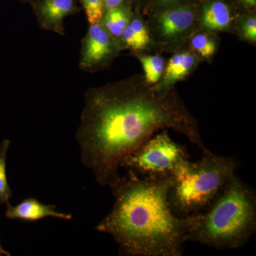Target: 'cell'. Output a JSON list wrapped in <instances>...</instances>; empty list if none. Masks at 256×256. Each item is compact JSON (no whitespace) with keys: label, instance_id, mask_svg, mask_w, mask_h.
Listing matches in <instances>:
<instances>
[{"label":"cell","instance_id":"cell-1","mask_svg":"<svg viewBox=\"0 0 256 256\" xmlns=\"http://www.w3.org/2000/svg\"><path fill=\"white\" fill-rule=\"evenodd\" d=\"M84 102L76 138L82 164L101 186L114 188L122 162L159 130L181 133L202 152L208 151L174 87L160 90L134 75L89 89Z\"/></svg>","mask_w":256,"mask_h":256},{"label":"cell","instance_id":"cell-2","mask_svg":"<svg viewBox=\"0 0 256 256\" xmlns=\"http://www.w3.org/2000/svg\"><path fill=\"white\" fill-rule=\"evenodd\" d=\"M171 174L138 176L128 172L111 188L114 203L96 226L129 256H182L191 218L175 214L169 201Z\"/></svg>","mask_w":256,"mask_h":256},{"label":"cell","instance_id":"cell-3","mask_svg":"<svg viewBox=\"0 0 256 256\" xmlns=\"http://www.w3.org/2000/svg\"><path fill=\"white\" fill-rule=\"evenodd\" d=\"M190 216L188 242L238 249L256 232V192L235 174L206 210Z\"/></svg>","mask_w":256,"mask_h":256},{"label":"cell","instance_id":"cell-4","mask_svg":"<svg viewBox=\"0 0 256 256\" xmlns=\"http://www.w3.org/2000/svg\"><path fill=\"white\" fill-rule=\"evenodd\" d=\"M196 162L183 160L171 173L169 201L180 217L201 213L208 208L232 180L238 164L234 158L208 150Z\"/></svg>","mask_w":256,"mask_h":256},{"label":"cell","instance_id":"cell-5","mask_svg":"<svg viewBox=\"0 0 256 256\" xmlns=\"http://www.w3.org/2000/svg\"><path fill=\"white\" fill-rule=\"evenodd\" d=\"M186 159L188 156L184 148L164 130L128 156L120 168L138 176H165L171 174L176 165Z\"/></svg>","mask_w":256,"mask_h":256},{"label":"cell","instance_id":"cell-6","mask_svg":"<svg viewBox=\"0 0 256 256\" xmlns=\"http://www.w3.org/2000/svg\"><path fill=\"white\" fill-rule=\"evenodd\" d=\"M194 3L174 5L156 12L150 23L153 36L166 50H175L191 36L198 22Z\"/></svg>","mask_w":256,"mask_h":256},{"label":"cell","instance_id":"cell-7","mask_svg":"<svg viewBox=\"0 0 256 256\" xmlns=\"http://www.w3.org/2000/svg\"><path fill=\"white\" fill-rule=\"evenodd\" d=\"M120 45L110 36L100 22L90 24L82 42L80 66L94 72L106 67L117 56Z\"/></svg>","mask_w":256,"mask_h":256},{"label":"cell","instance_id":"cell-8","mask_svg":"<svg viewBox=\"0 0 256 256\" xmlns=\"http://www.w3.org/2000/svg\"><path fill=\"white\" fill-rule=\"evenodd\" d=\"M32 3L42 28L62 36L65 34L64 18L78 11L74 0H32Z\"/></svg>","mask_w":256,"mask_h":256},{"label":"cell","instance_id":"cell-9","mask_svg":"<svg viewBox=\"0 0 256 256\" xmlns=\"http://www.w3.org/2000/svg\"><path fill=\"white\" fill-rule=\"evenodd\" d=\"M235 18L226 0H208L200 11L198 24L208 32H226L230 30Z\"/></svg>","mask_w":256,"mask_h":256},{"label":"cell","instance_id":"cell-10","mask_svg":"<svg viewBox=\"0 0 256 256\" xmlns=\"http://www.w3.org/2000/svg\"><path fill=\"white\" fill-rule=\"evenodd\" d=\"M5 215L9 220L28 222H35L47 217L62 220H70L73 218V216L70 214L58 212L56 210V206L45 204L33 198H26L16 206L8 205Z\"/></svg>","mask_w":256,"mask_h":256},{"label":"cell","instance_id":"cell-11","mask_svg":"<svg viewBox=\"0 0 256 256\" xmlns=\"http://www.w3.org/2000/svg\"><path fill=\"white\" fill-rule=\"evenodd\" d=\"M198 63L196 54L185 50L171 57L161 79L154 84L160 90H166L174 87V84L183 80L194 70Z\"/></svg>","mask_w":256,"mask_h":256},{"label":"cell","instance_id":"cell-12","mask_svg":"<svg viewBox=\"0 0 256 256\" xmlns=\"http://www.w3.org/2000/svg\"><path fill=\"white\" fill-rule=\"evenodd\" d=\"M131 18L132 12L130 8L128 5L122 4L118 8L106 12L100 23L110 36L119 43L124 28L130 22Z\"/></svg>","mask_w":256,"mask_h":256},{"label":"cell","instance_id":"cell-13","mask_svg":"<svg viewBox=\"0 0 256 256\" xmlns=\"http://www.w3.org/2000/svg\"><path fill=\"white\" fill-rule=\"evenodd\" d=\"M144 72V80L148 84L154 85L162 76L164 70V60L158 55H144L139 57Z\"/></svg>","mask_w":256,"mask_h":256},{"label":"cell","instance_id":"cell-14","mask_svg":"<svg viewBox=\"0 0 256 256\" xmlns=\"http://www.w3.org/2000/svg\"><path fill=\"white\" fill-rule=\"evenodd\" d=\"M10 146L9 140H4L0 144V204H10L12 192L6 176V158Z\"/></svg>","mask_w":256,"mask_h":256},{"label":"cell","instance_id":"cell-15","mask_svg":"<svg viewBox=\"0 0 256 256\" xmlns=\"http://www.w3.org/2000/svg\"><path fill=\"white\" fill-rule=\"evenodd\" d=\"M191 47L194 52L203 58H212L216 52V42L214 36L208 33H201L192 37Z\"/></svg>","mask_w":256,"mask_h":256},{"label":"cell","instance_id":"cell-16","mask_svg":"<svg viewBox=\"0 0 256 256\" xmlns=\"http://www.w3.org/2000/svg\"><path fill=\"white\" fill-rule=\"evenodd\" d=\"M90 24L100 22L104 14V0H79Z\"/></svg>","mask_w":256,"mask_h":256},{"label":"cell","instance_id":"cell-17","mask_svg":"<svg viewBox=\"0 0 256 256\" xmlns=\"http://www.w3.org/2000/svg\"><path fill=\"white\" fill-rule=\"evenodd\" d=\"M129 24L130 25L131 28H132L133 32L136 34L144 50L151 43V36L149 28H146L142 18L138 16L136 18L132 16Z\"/></svg>","mask_w":256,"mask_h":256},{"label":"cell","instance_id":"cell-18","mask_svg":"<svg viewBox=\"0 0 256 256\" xmlns=\"http://www.w3.org/2000/svg\"><path fill=\"white\" fill-rule=\"evenodd\" d=\"M240 32L244 38L256 43V18L255 15H250L242 18L240 21Z\"/></svg>","mask_w":256,"mask_h":256},{"label":"cell","instance_id":"cell-19","mask_svg":"<svg viewBox=\"0 0 256 256\" xmlns=\"http://www.w3.org/2000/svg\"><path fill=\"white\" fill-rule=\"evenodd\" d=\"M152 2L156 12L174 5L193 3L192 0H152Z\"/></svg>","mask_w":256,"mask_h":256},{"label":"cell","instance_id":"cell-20","mask_svg":"<svg viewBox=\"0 0 256 256\" xmlns=\"http://www.w3.org/2000/svg\"><path fill=\"white\" fill-rule=\"evenodd\" d=\"M124 0H104V13L108 10L118 8L124 3Z\"/></svg>","mask_w":256,"mask_h":256},{"label":"cell","instance_id":"cell-21","mask_svg":"<svg viewBox=\"0 0 256 256\" xmlns=\"http://www.w3.org/2000/svg\"><path fill=\"white\" fill-rule=\"evenodd\" d=\"M242 8L247 10H252L256 8V0H236Z\"/></svg>","mask_w":256,"mask_h":256},{"label":"cell","instance_id":"cell-22","mask_svg":"<svg viewBox=\"0 0 256 256\" xmlns=\"http://www.w3.org/2000/svg\"><path fill=\"white\" fill-rule=\"evenodd\" d=\"M0 256H10V252L5 250L2 246L1 244H0Z\"/></svg>","mask_w":256,"mask_h":256},{"label":"cell","instance_id":"cell-23","mask_svg":"<svg viewBox=\"0 0 256 256\" xmlns=\"http://www.w3.org/2000/svg\"><path fill=\"white\" fill-rule=\"evenodd\" d=\"M24 1H30V2H32V0H24Z\"/></svg>","mask_w":256,"mask_h":256}]
</instances>
